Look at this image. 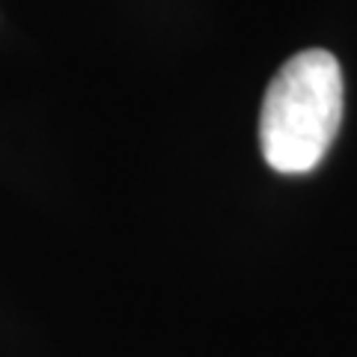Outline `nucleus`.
Segmentation results:
<instances>
[{
	"label": "nucleus",
	"mask_w": 357,
	"mask_h": 357,
	"mask_svg": "<svg viewBox=\"0 0 357 357\" xmlns=\"http://www.w3.org/2000/svg\"><path fill=\"white\" fill-rule=\"evenodd\" d=\"M342 122V69L331 51L310 48L280 66L259 114L262 158L277 173H310Z\"/></svg>",
	"instance_id": "f257e3e1"
}]
</instances>
